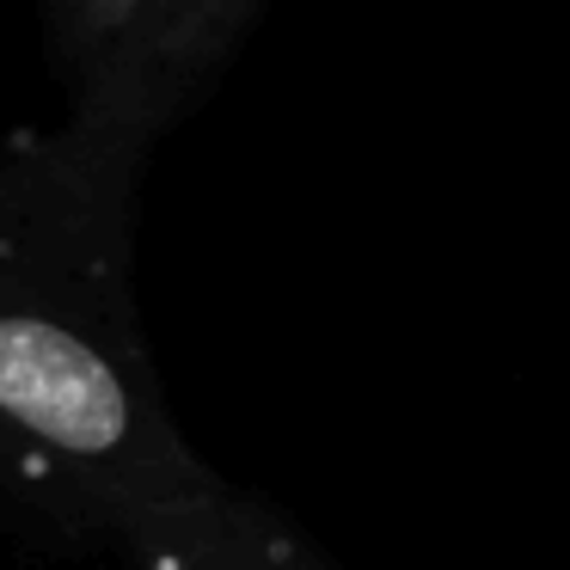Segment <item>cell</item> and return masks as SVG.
<instances>
[{
  "label": "cell",
  "instance_id": "6da1fadb",
  "mask_svg": "<svg viewBox=\"0 0 570 570\" xmlns=\"http://www.w3.org/2000/svg\"><path fill=\"white\" fill-rule=\"evenodd\" d=\"M148 141L19 129L0 148V533L99 552L209 479L136 320Z\"/></svg>",
  "mask_w": 570,
  "mask_h": 570
},
{
  "label": "cell",
  "instance_id": "7a4b0ae2",
  "mask_svg": "<svg viewBox=\"0 0 570 570\" xmlns=\"http://www.w3.org/2000/svg\"><path fill=\"white\" fill-rule=\"evenodd\" d=\"M50 7V62L62 75L68 117L92 136L160 141L190 80V7L197 0H43Z\"/></svg>",
  "mask_w": 570,
  "mask_h": 570
},
{
  "label": "cell",
  "instance_id": "3957f363",
  "mask_svg": "<svg viewBox=\"0 0 570 570\" xmlns=\"http://www.w3.org/2000/svg\"><path fill=\"white\" fill-rule=\"evenodd\" d=\"M111 552L124 570H332V558L283 509L234 491L222 472L136 515Z\"/></svg>",
  "mask_w": 570,
  "mask_h": 570
},
{
  "label": "cell",
  "instance_id": "277c9868",
  "mask_svg": "<svg viewBox=\"0 0 570 570\" xmlns=\"http://www.w3.org/2000/svg\"><path fill=\"white\" fill-rule=\"evenodd\" d=\"M258 7H264V0H197V7H190L185 56H190V80H197V87L222 68V56L246 38V26L258 19Z\"/></svg>",
  "mask_w": 570,
  "mask_h": 570
}]
</instances>
